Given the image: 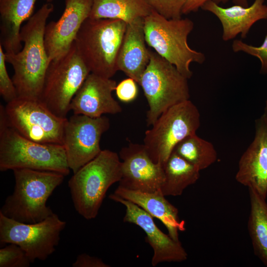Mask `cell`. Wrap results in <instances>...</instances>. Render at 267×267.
Returning a JSON list of instances; mask_svg holds the SVG:
<instances>
[{
    "label": "cell",
    "instance_id": "e575fe53",
    "mask_svg": "<svg viewBox=\"0 0 267 267\" xmlns=\"http://www.w3.org/2000/svg\"><path fill=\"white\" fill-rule=\"evenodd\" d=\"M48 2H50L52 0H46Z\"/></svg>",
    "mask_w": 267,
    "mask_h": 267
},
{
    "label": "cell",
    "instance_id": "4fadbf2b",
    "mask_svg": "<svg viewBox=\"0 0 267 267\" xmlns=\"http://www.w3.org/2000/svg\"><path fill=\"white\" fill-rule=\"evenodd\" d=\"M109 199L123 205L126 208L123 221L134 224L146 233V241L153 250L151 265L156 267L164 262H182L188 255L179 240H176L162 232L155 224L153 217L130 201L112 193Z\"/></svg>",
    "mask_w": 267,
    "mask_h": 267
},
{
    "label": "cell",
    "instance_id": "2e32d148",
    "mask_svg": "<svg viewBox=\"0 0 267 267\" xmlns=\"http://www.w3.org/2000/svg\"><path fill=\"white\" fill-rule=\"evenodd\" d=\"M255 127L254 138L239 159L235 179L266 199L267 123L262 116L256 119Z\"/></svg>",
    "mask_w": 267,
    "mask_h": 267
},
{
    "label": "cell",
    "instance_id": "484cf974",
    "mask_svg": "<svg viewBox=\"0 0 267 267\" xmlns=\"http://www.w3.org/2000/svg\"><path fill=\"white\" fill-rule=\"evenodd\" d=\"M31 262L18 245L9 243L0 249V267H28Z\"/></svg>",
    "mask_w": 267,
    "mask_h": 267
},
{
    "label": "cell",
    "instance_id": "8992f818",
    "mask_svg": "<svg viewBox=\"0 0 267 267\" xmlns=\"http://www.w3.org/2000/svg\"><path fill=\"white\" fill-rule=\"evenodd\" d=\"M143 27L146 44L187 79L193 75L190 64L205 61V55L192 49L187 43L188 36L194 28L191 20L168 19L152 9L143 18Z\"/></svg>",
    "mask_w": 267,
    "mask_h": 267
},
{
    "label": "cell",
    "instance_id": "83f0119b",
    "mask_svg": "<svg viewBox=\"0 0 267 267\" xmlns=\"http://www.w3.org/2000/svg\"><path fill=\"white\" fill-rule=\"evenodd\" d=\"M232 49L235 52L243 51L259 58L261 63L260 73L267 74V34L260 46H253L241 40H235L232 44Z\"/></svg>",
    "mask_w": 267,
    "mask_h": 267
},
{
    "label": "cell",
    "instance_id": "1f68e13d",
    "mask_svg": "<svg viewBox=\"0 0 267 267\" xmlns=\"http://www.w3.org/2000/svg\"><path fill=\"white\" fill-rule=\"evenodd\" d=\"M210 0H186L185 4L182 9L183 14H187L192 12L197 11L204 5L205 3ZM218 4L219 3H225L228 0H212Z\"/></svg>",
    "mask_w": 267,
    "mask_h": 267
},
{
    "label": "cell",
    "instance_id": "9a60e30c",
    "mask_svg": "<svg viewBox=\"0 0 267 267\" xmlns=\"http://www.w3.org/2000/svg\"><path fill=\"white\" fill-rule=\"evenodd\" d=\"M92 0H65L64 10L45 28L44 41L50 61L65 54L74 44L84 22L89 17Z\"/></svg>",
    "mask_w": 267,
    "mask_h": 267
},
{
    "label": "cell",
    "instance_id": "cb8c5ba5",
    "mask_svg": "<svg viewBox=\"0 0 267 267\" xmlns=\"http://www.w3.org/2000/svg\"><path fill=\"white\" fill-rule=\"evenodd\" d=\"M249 191L248 230L255 254L267 267V202L254 190L249 189Z\"/></svg>",
    "mask_w": 267,
    "mask_h": 267
},
{
    "label": "cell",
    "instance_id": "d6986e66",
    "mask_svg": "<svg viewBox=\"0 0 267 267\" xmlns=\"http://www.w3.org/2000/svg\"><path fill=\"white\" fill-rule=\"evenodd\" d=\"M143 18L128 23L117 59L118 70L139 84L150 58L146 46Z\"/></svg>",
    "mask_w": 267,
    "mask_h": 267
},
{
    "label": "cell",
    "instance_id": "8fae6325",
    "mask_svg": "<svg viewBox=\"0 0 267 267\" xmlns=\"http://www.w3.org/2000/svg\"><path fill=\"white\" fill-rule=\"evenodd\" d=\"M66 225L53 213L44 220L32 223L19 222L0 213L1 245L15 244L25 252L31 263L44 261L55 251L60 233Z\"/></svg>",
    "mask_w": 267,
    "mask_h": 267
},
{
    "label": "cell",
    "instance_id": "30bf717a",
    "mask_svg": "<svg viewBox=\"0 0 267 267\" xmlns=\"http://www.w3.org/2000/svg\"><path fill=\"white\" fill-rule=\"evenodd\" d=\"M3 110L8 124L25 138L63 145L67 118L54 114L40 99L17 96L7 102Z\"/></svg>",
    "mask_w": 267,
    "mask_h": 267
},
{
    "label": "cell",
    "instance_id": "4dcf8cb0",
    "mask_svg": "<svg viewBox=\"0 0 267 267\" xmlns=\"http://www.w3.org/2000/svg\"><path fill=\"white\" fill-rule=\"evenodd\" d=\"M73 267H109L101 259L86 253L79 255L72 264Z\"/></svg>",
    "mask_w": 267,
    "mask_h": 267
},
{
    "label": "cell",
    "instance_id": "277c9868",
    "mask_svg": "<svg viewBox=\"0 0 267 267\" xmlns=\"http://www.w3.org/2000/svg\"><path fill=\"white\" fill-rule=\"evenodd\" d=\"M121 178L119 155L110 150H102L93 159L73 173L68 181L76 211L86 220L95 218L108 189L119 182Z\"/></svg>",
    "mask_w": 267,
    "mask_h": 267
},
{
    "label": "cell",
    "instance_id": "52a82bcc",
    "mask_svg": "<svg viewBox=\"0 0 267 267\" xmlns=\"http://www.w3.org/2000/svg\"><path fill=\"white\" fill-rule=\"evenodd\" d=\"M187 80L173 64L150 50L149 62L139 83L148 105V126L169 108L189 99Z\"/></svg>",
    "mask_w": 267,
    "mask_h": 267
},
{
    "label": "cell",
    "instance_id": "ba28073f",
    "mask_svg": "<svg viewBox=\"0 0 267 267\" xmlns=\"http://www.w3.org/2000/svg\"><path fill=\"white\" fill-rule=\"evenodd\" d=\"M200 126L199 111L189 99L164 112L145 132L143 144L152 161L164 165L176 146L196 134Z\"/></svg>",
    "mask_w": 267,
    "mask_h": 267
},
{
    "label": "cell",
    "instance_id": "e0dca14e",
    "mask_svg": "<svg viewBox=\"0 0 267 267\" xmlns=\"http://www.w3.org/2000/svg\"><path fill=\"white\" fill-rule=\"evenodd\" d=\"M116 86L115 80L90 73L73 98L70 110L92 118L121 112V106L112 94Z\"/></svg>",
    "mask_w": 267,
    "mask_h": 267
},
{
    "label": "cell",
    "instance_id": "7a4b0ae2",
    "mask_svg": "<svg viewBox=\"0 0 267 267\" xmlns=\"http://www.w3.org/2000/svg\"><path fill=\"white\" fill-rule=\"evenodd\" d=\"M15 186L6 197L0 213L19 222H41L54 213L48 198L63 182L65 176L54 172L19 169L13 170Z\"/></svg>",
    "mask_w": 267,
    "mask_h": 267
},
{
    "label": "cell",
    "instance_id": "4316f807",
    "mask_svg": "<svg viewBox=\"0 0 267 267\" xmlns=\"http://www.w3.org/2000/svg\"><path fill=\"white\" fill-rule=\"evenodd\" d=\"M159 15L168 19L181 18L186 0H144Z\"/></svg>",
    "mask_w": 267,
    "mask_h": 267
},
{
    "label": "cell",
    "instance_id": "5b68a950",
    "mask_svg": "<svg viewBox=\"0 0 267 267\" xmlns=\"http://www.w3.org/2000/svg\"><path fill=\"white\" fill-rule=\"evenodd\" d=\"M127 23L119 19L88 17L74 43L90 73L111 78L118 70L117 59Z\"/></svg>",
    "mask_w": 267,
    "mask_h": 267
},
{
    "label": "cell",
    "instance_id": "836d02e7",
    "mask_svg": "<svg viewBox=\"0 0 267 267\" xmlns=\"http://www.w3.org/2000/svg\"><path fill=\"white\" fill-rule=\"evenodd\" d=\"M262 116L267 123V99L266 101L264 112Z\"/></svg>",
    "mask_w": 267,
    "mask_h": 267
},
{
    "label": "cell",
    "instance_id": "44dd1931",
    "mask_svg": "<svg viewBox=\"0 0 267 267\" xmlns=\"http://www.w3.org/2000/svg\"><path fill=\"white\" fill-rule=\"evenodd\" d=\"M37 0H0V42L5 53L21 48V25L32 15Z\"/></svg>",
    "mask_w": 267,
    "mask_h": 267
},
{
    "label": "cell",
    "instance_id": "f1b7e54d",
    "mask_svg": "<svg viewBox=\"0 0 267 267\" xmlns=\"http://www.w3.org/2000/svg\"><path fill=\"white\" fill-rule=\"evenodd\" d=\"M6 62L5 52L0 44V94L7 103L18 96L13 81L9 77Z\"/></svg>",
    "mask_w": 267,
    "mask_h": 267
},
{
    "label": "cell",
    "instance_id": "ac0fdd59",
    "mask_svg": "<svg viewBox=\"0 0 267 267\" xmlns=\"http://www.w3.org/2000/svg\"><path fill=\"white\" fill-rule=\"evenodd\" d=\"M264 1L265 0H255L250 6L235 4L224 8L210 0L201 8L211 12L219 19L223 29L222 39L227 41L239 34L242 39L246 38L254 23L267 19V5L264 4Z\"/></svg>",
    "mask_w": 267,
    "mask_h": 267
},
{
    "label": "cell",
    "instance_id": "7402d4cb",
    "mask_svg": "<svg viewBox=\"0 0 267 267\" xmlns=\"http://www.w3.org/2000/svg\"><path fill=\"white\" fill-rule=\"evenodd\" d=\"M163 168L164 180L161 192L165 196L181 195L185 188L195 183L200 177V171L174 151Z\"/></svg>",
    "mask_w": 267,
    "mask_h": 267
},
{
    "label": "cell",
    "instance_id": "9c48e42d",
    "mask_svg": "<svg viewBox=\"0 0 267 267\" xmlns=\"http://www.w3.org/2000/svg\"><path fill=\"white\" fill-rule=\"evenodd\" d=\"M90 73L74 43L65 54L49 62L40 99L54 114L66 118L73 98Z\"/></svg>",
    "mask_w": 267,
    "mask_h": 267
},
{
    "label": "cell",
    "instance_id": "d6a6232c",
    "mask_svg": "<svg viewBox=\"0 0 267 267\" xmlns=\"http://www.w3.org/2000/svg\"><path fill=\"white\" fill-rule=\"evenodd\" d=\"M233 1L235 4L248 6L247 0H233Z\"/></svg>",
    "mask_w": 267,
    "mask_h": 267
},
{
    "label": "cell",
    "instance_id": "7c38bea8",
    "mask_svg": "<svg viewBox=\"0 0 267 267\" xmlns=\"http://www.w3.org/2000/svg\"><path fill=\"white\" fill-rule=\"evenodd\" d=\"M110 126V120L105 116L92 118L74 114L67 119L63 145L68 166L73 173L101 152V136Z\"/></svg>",
    "mask_w": 267,
    "mask_h": 267
},
{
    "label": "cell",
    "instance_id": "603a6c76",
    "mask_svg": "<svg viewBox=\"0 0 267 267\" xmlns=\"http://www.w3.org/2000/svg\"><path fill=\"white\" fill-rule=\"evenodd\" d=\"M151 10L144 0H92L89 17L119 19L128 24L144 18Z\"/></svg>",
    "mask_w": 267,
    "mask_h": 267
},
{
    "label": "cell",
    "instance_id": "6da1fadb",
    "mask_svg": "<svg viewBox=\"0 0 267 267\" xmlns=\"http://www.w3.org/2000/svg\"><path fill=\"white\" fill-rule=\"evenodd\" d=\"M53 5L44 4L21 27V50L5 53L6 62L14 70L12 80L19 97L39 99L49 60L44 45L46 21L53 11Z\"/></svg>",
    "mask_w": 267,
    "mask_h": 267
},
{
    "label": "cell",
    "instance_id": "5bb4252c",
    "mask_svg": "<svg viewBox=\"0 0 267 267\" xmlns=\"http://www.w3.org/2000/svg\"><path fill=\"white\" fill-rule=\"evenodd\" d=\"M122 178L119 186L146 192L161 191L164 180L163 165L154 163L144 145L130 143L120 150Z\"/></svg>",
    "mask_w": 267,
    "mask_h": 267
},
{
    "label": "cell",
    "instance_id": "ffe728a7",
    "mask_svg": "<svg viewBox=\"0 0 267 267\" xmlns=\"http://www.w3.org/2000/svg\"><path fill=\"white\" fill-rule=\"evenodd\" d=\"M113 193L131 201L153 218L159 219L166 227L171 237L179 240L178 232L185 230V222L179 220L178 209L166 199L161 191L146 192L118 186Z\"/></svg>",
    "mask_w": 267,
    "mask_h": 267
},
{
    "label": "cell",
    "instance_id": "d4e9b609",
    "mask_svg": "<svg viewBox=\"0 0 267 267\" xmlns=\"http://www.w3.org/2000/svg\"><path fill=\"white\" fill-rule=\"evenodd\" d=\"M173 151L199 171L208 168L218 159L213 144L196 134L186 137L176 146Z\"/></svg>",
    "mask_w": 267,
    "mask_h": 267
},
{
    "label": "cell",
    "instance_id": "f546056e",
    "mask_svg": "<svg viewBox=\"0 0 267 267\" xmlns=\"http://www.w3.org/2000/svg\"><path fill=\"white\" fill-rule=\"evenodd\" d=\"M136 82L129 78L117 85L115 91L118 98L123 102H130L134 100L138 94Z\"/></svg>",
    "mask_w": 267,
    "mask_h": 267
},
{
    "label": "cell",
    "instance_id": "3957f363",
    "mask_svg": "<svg viewBox=\"0 0 267 267\" xmlns=\"http://www.w3.org/2000/svg\"><path fill=\"white\" fill-rule=\"evenodd\" d=\"M28 169L67 176L70 171L64 146L44 144L21 135L7 123L0 106V171Z\"/></svg>",
    "mask_w": 267,
    "mask_h": 267
}]
</instances>
